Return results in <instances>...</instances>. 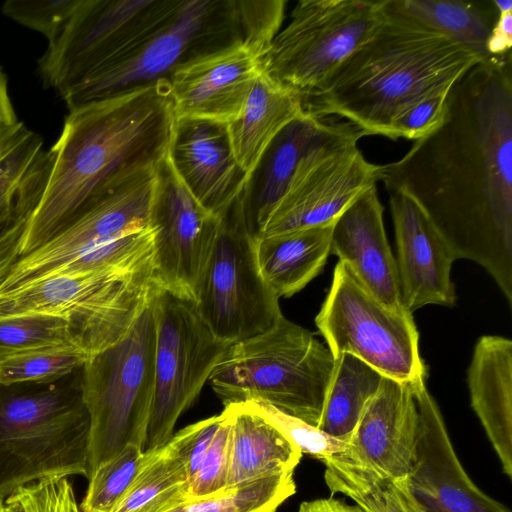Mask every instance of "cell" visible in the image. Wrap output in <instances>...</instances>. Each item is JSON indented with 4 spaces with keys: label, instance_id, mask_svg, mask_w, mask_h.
Wrapping results in <instances>:
<instances>
[{
    "label": "cell",
    "instance_id": "cell-23",
    "mask_svg": "<svg viewBox=\"0 0 512 512\" xmlns=\"http://www.w3.org/2000/svg\"><path fill=\"white\" fill-rule=\"evenodd\" d=\"M330 253L346 264L381 302L395 309H405L376 185L362 193L336 219Z\"/></svg>",
    "mask_w": 512,
    "mask_h": 512
},
{
    "label": "cell",
    "instance_id": "cell-1",
    "mask_svg": "<svg viewBox=\"0 0 512 512\" xmlns=\"http://www.w3.org/2000/svg\"><path fill=\"white\" fill-rule=\"evenodd\" d=\"M380 181L414 198L455 260L482 266L512 307L511 51L461 76L442 124L381 165Z\"/></svg>",
    "mask_w": 512,
    "mask_h": 512
},
{
    "label": "cell",
    "instance_id": "cell-48",
    "mask_svg": "<svg viewBox=\"0 0 512 512\" xmlns=\"http://www.w3.org/2000/svg\"><path fill=\"white\" fill-rule=\"evenodd\" d=\"M493 3L497 9L498 14L512 12L511 0H493Z\"/></svg>",
    "mask_w": 512,
    "mask_h": 512
},
{
    "label": "cell",
    "instance_id": "cell-41",
    "mask_svg": "<svg viewBox=\"0 0 512 512\" xmlns=\"http://www.w3.org/2000/svg\"><path fill=\"white\" fill-rule=\"evenodd\" d=\"M222 414L223 419L200 468L186 482L182 503L214 495L227 488L229 419L225 410Z\"/></svg>",
    "mask_w": 512,
    "mask_h": 512
},
{
    "label": "cell",
    "instance_id": "cell-36",
    "mask_svg": "<svg viewBox=\"0 0 512 512\" xmlns=\"http://www.w3.org/2000/svg\"><path fill=\"white\" fill-rule=\"evenodd\" d=\"M50 346L76 347L65 319L41 313L0 317V358Z\"/></svg>",
    "mask_w": 512,
    "mask_h": 512
},
{
    "label": "cell",
    "instance_id": "cell-44",
    "mask_svg": "<svg viewBox=\"0 0 512 512\" xmlns=\"http://www.w3.org/2000/svg\"><path fill=\"white\" fill-rule=\"evenodd\" d=\"M447 92L427 97L404 110L393 122L390 139H421L444 121Z\"/></svg>",
    "mask_w": 512,
    "mask_h": 512
},
{
    "label": "cell",
    "instance_id": "cell-21",
    "mask_svg": "<svg viewBox=\"0 0 512 512\" xmlns=\"http://www.w3.org/2000/svg\"><path fill=\"white\" fill-rule=\"evenodd\" d=\"M167 158L194 199L218 218L241 196L249 178L233 153L227 123L176 118Z\"/></svg>",
    "mask_w": 512,
    "mask_h": 512
},
{
    "label": "cell",
    "instance_id": "cell-18",
    "mask_svg": "<svg viewBox=\"0 0 512 512\" xmlns=\"http://www.w3.org/2000/svg\"><path fill=\"white\" fill-rule=\"evenodd\" d=\"M381 165L358 146L303 166L273 209L263 235L333 224L366 190L380 181Z\"/></svg>",
    "mask_w": 512,
    "mask_h": 512
},
{
    "label": "cell",
    "instance_id": "cell-47",
    "mask_svg": "<svg viewBox=\"0 0 512 512\" xmlns=\"http://www.w3.org/2000/svg\"><path fill=\"white\" fill-rule=\"evenodd\" d=\"M18 122L9 94L8 79L0 67V134Z\"/></svg>",
    "mask_w": 512,
    "mask_h": 512
},
{
    "label": "cell",
    "instance_id": "cell-3",
    "mask_svg": "<svg viewBox=\"0 0 512 512\" xmlns=\"http://www.w3.org/2000/svg\"><path fill=\"white\" fill-rule=\"evenodd\" d=\"M384 19L373 35L316 91L300 97L303 112L336 115L364 136L390 138L408 107L449 91L485 59L439 31L382 2Z\"/></svg>",
    "mask_w": 512,
    "mask_h": 512
},
{
    "label": "cell",
    "instance_id": "cell-28",
    "mask_svg": "<svg viewBox=\"0 0 512 512\" xmlns=\"http://www.w3.org/2000/svg\"><path fill=\"white\" fill-rule=\"evenodd\" d=\"M52 167L42 138L18 121L0 134V217L44 191Z\"/></svg>",
    "mask_w": 512,
    "mask_h": 512
},
{
    "label": "cell",
    "instance_id": "cell-42",
    "mask_svg": "<svg viewBox=\"0 0 512 512\" xmlns=\"http://www.w3.org/2000/svg\"><path fill=\"white\" fill-rule=\"evenodd\" d=\"M222 419L221 413L190 424L165 444L168 454L185 471L187 481L200 468Z\"/></svg>",
    "mask_w": 512,
    "mask_h": 512
},
{
    "label": "cell",
    "instance_id": "cell-22",
    "mask_svg": "<svg viewBox=\"0 0 512 512\" xmlns=\"http://www.w3.org/2000/svg\"><path fill=\"white\" fill-rule=\"evenodd\" d=\"M417 429L418 411L410 382L384 377L346 452L397 481H405L413 463Z\"/></svg>",
    "mask_w": 512,
    "mask_h": 512
},
{
    "label": "cell",
    "instance_id": "cell-13",
    "mask_svg": "<svg viewBox=\"0 0 512 512\" xmlns=\"http://www.w3.org/2000/svg\"><path fill=\"white\" fill-rule=\"evenodd\" d=\"M150 226L154 229L152 281L155 287L195 304L220 218L194 199L167 156L158 166Z\"/></svg>",
    "mask_w": 512,
    "mask_h": 512
},
{
    "label": "cell",
    "instance_id": "cell-45",
    "mask_svg": "<svg viewBox=\"0 0 512 512\" xmlns=\"http://www.w3.org/2000/svg\"><path fill=\"white\" fill-rule=\"evenodd\" d=\"M512 12L501 13L493 26L487 43L489 56H499L511 51Z\"/></svg>",
    "mask_w": 512,
    "mask_h": 512
},
{
    "label": "cell",
    "instance_id": "cell-15",
    "mask_svg": "<svg viewBox=\"0 0 512 512\" xmlns=\"http://www.w3.org/2000/svg\"><path fill=\"white\" fill-rule=\"evenodd\" d=\"M363 136L348 121L306 113L285 126L264 151L239 198L250 236H262L273 209L303 166L357 146Z\"/></svg>",
    "mask_w": 512,
    "mask_h": 512
},
{
    "label": "cell",
    "instance_id": "cell-8",
    "mask_svg": "<svg viewBox=\"0 0 512 512\" xmlns=\"http://www.w3.org/2000/svg\"><path fill=\"white\" fill-rule=\"evenodd\" d=\"M155 345L149 303L120 341L83 365V400L90 418L88 480L127 444L144 450L154 396Z\"/></svg>",
    "mask_w": 512,
    "mask_h": 512
},
{
    "label": "cell",
    "instance_id": "cell-33",
    "mask_svg": "<svg viewBox=\"0 0 512 512\" xmlns=\"http://www.w3.org/2000/svg\"><path fill=\"white\" fill-rule=\"evenodd\" d=\"M295 492L293 472H285L230 486L164 512H276Z\"/></svg>",
    "mask_w": 512,
    "mask_h": 512
},
{
    "label": "cell",
    "instance_id": "cell-43",
    "mask_svg": "<svg viewBox=\"0 0 512 512\" xmlns=\"http://www.w3.org/2000/svg\"><path fill=\"white\" fill-rule=\"evenodd\" d=\"M43 193L40 191L31 195L11 212L0 217V284L21 257L27 228Z\"/></svg>",
    "mask_w": 512,
    "mask_h": 512
},
{
    "label": "cell",
    "instance_id": "cell-30",
    "mask_svg": "<svg viewBox=\"0 0 512 512\" xmlns=\"http://www.w3.org/2000/svg\"><path fill=\"white\" fill-rule=\"evenodd\" d=\"M322 462L331 496H347L364 512H417L405 481H397L371 468L346 451Z\"/></svg>",
    "mask_w": 512,
    "mask_h": 512
},
{
    "label": "cell",
    "instance_id": "cell-4",
    "mask_svg": "<svg viewBox=\"0 0 512 512\" xmlns=\"http://www.w3.org/2000/svg\"><path fill=\"white\" fill-rule=\"evenodd\" d=\"M82 368L53 382L0 383L1 499L46 478H87L90 418Z\"/></svg>",
    "mask_w": 512,
    "mask_h": 512
},
{
    "label": "cell",
    "instance_id": "cell-37",
    "mask_svg": "<svg viewBox=\"0 0 512 512\" xmlns=\"http://www.w3.org/2000/svg\"><path fill=\"white\" fill-rule=\"evenodd\" d=\"M273 423L302 454L323 461L345 452L349 442L333 437L316 426L285 414L262 402H245Z\"/></svg>",
    "mask_w": 512,
    "mask_h": 512
},
{
    "label": "cell",
    "instance_id": "cell-12",
    "mask_svg": "<svg viewBox=\"0 0 512 512\" xmlns=\"http://www.w3.org/2000/svg\"><path fill=\"white\" fill-rule=\"evenodd\" d=\"M239 198L220 218L194 304L210 331L229 344L267 330L283 315L260 273Z\"/></svg>",
    "mask_w": 512,
    "mask_h": 512
},
{
    "label": "cell",
    "instance_id": "cell-24",
    "mask_svg": "<svg viewBox=\"0 0 512 512\" xmlns=\"http://www.w3.org/2000/svg\"><path fill=\"white\" fill-rule=\"evenodd\" d=\"M471 406L512 479V341L484 335L475 344L467 370Z\"/></svg>",
    "mask_w": 512,
    "mask_h": 512
},
{
    "label": "cell",
    "instance_id": "cell-5",
    "mask_svg": "<svg viewBox=\"0 0 512 512\" xmlns=\"http://www.w3.org/2000/svg\"><path fill=\"white\" fill-rule=\"evenodd\" d=\"M237 42L243 43L237 0H157L118 52L59 94L70 111L168 81L184 63Z\"/></svg>",
    "mask_w": 512,
    "mask_h": 512
},
{
    "label": "cell",
    "instance_id": "cell-17",
    "mask_svg": "<svg viewBox=\"0 0 512 512\" xmlns=\"http://www.w3.org/2000/svg\"><path fill=\"white\" fill-rule=\"evenodd\" d=\"M157 0H83L39 60L43 83L59 93L118 52L142 27Z\"/></svg>",
    "mask_w": 512,
    "mask_h": 512
},
{
    "label": "cell",
    "instance_id": "cell-40",
    "mask_svg": "<svg viewBox=\"0 0 512 512\" xmlns=\"http://www.w3.org/2000/svg\"><path fill=\"white\" fill-rule=\"evenodd\" d=\"M285 6V0H237L243 44L261 59L280 30Z\"/></svg>",
    "mask_w": 512,
    "mask_h": 512
},
{
    "label": "cell",
    "instance_id": "cell-26",
    "mask_svg": "<svg viewBox=\"0 0 512 512\" xmlns=\"http://www.w3.org/2000/svg\"><path fill=\"white\" fill-rule=\"evenodd\" d=\"M333 225L263 235L254 240L260 273L279 299L298 293L323 269L330 254Z\"/></svg>",
    "mask_w": 512,
    "mask_h": 512
},
{
    "label": "cell",
    "instance_id": "cell-14",
    "mask_svg": "<svg viewBox=\"0 0 512 512\" xmlns=\"http://www.w3.org/2000/svg\"><path fill=\"white\" fill-rule=\"evenodd\" d=\"M158 166L115 187L64 231L20 257L0 284V297L49 276L60 264L87 247L149 227Z\"/></svg>",
    "mask_w": 512,
    "mask_h": 512
},
{
    "label": "cell",
    "instance_id": "cell-39",
    "mask_svg": "<svg viewBox=\"0 0 512 512\" xmlns=\"http://www.w3.org/2000/svg\"><path fill=\"white\" fill-rule=\"evenodd\" d=\"M82 2L83 0H7L1 11L15 22L43 34L51 43Z\"/></svg>",
    "mask_w": 512,
    "mask_h": 512
},
{
    "label": "cell",
    "instance_id": "cell-29",
    "mask_svg": "<svg viewBox=\"0 0 512 512\" xmlns=\"http://www.w3.org/2000/svg\"><path fill=\"white\" fill-rule=\"evenodd\" d=\"M385 376L361 359L344 353L336 359L318 428L349 442L368 403Z\"/></svg>",
    "mask_w": 512,
    "mask_h": 512
},
{
    "label": "cell",
    "instance_id": "cell-2",
    "mask_svg": "<svg viewBox=\"0 0 512 512\" xmlns=\"http://www.w3.org/2000/svg\"><path fill=\"white\" fill-rule=\"evenodd\" d=\"M168 81L69 111L50 148L52 167L21 257L68 228L98 200L167 156L175 123Z\"/></svg>",
    "mask_w": 512,
    "mask_h": 512
},
{
    "label": "cell",
    "instance_id": "cell-34",
    "mask_svg": "<svg viewBox=\"0 0 512 512\" xmlns=\"http://www.w3.org/2000/svg\"><path fill=\"white\" fill-rule=\"evenodd\" d=\"M87 359L73 346L20 352L0 358V383L53 382L81 369Z\"/></svg>",
    "mask_w": 512,
    "mask_h": 512
},
{
    "label": "cell",
    "instance_id": "cell-6",
    "mask_svg": "<svg viewBox=\"0 0 512 512\" xmlns=\"http://www.w3.org/2000/svg\"><path fill=\"white\" fill-rule=\"evenodd\" d=\"M335 364L327 346L282 315L230 344L208 382L224 407L262 402L317 427Z\"/></svg>",
    "mask_w": 512,
    "mask_h": 512
},
{
    "label": "cell",
    "instance_id": "cell-11",
    "mask_svg": "<svg viewBox=\"0 0 512 512\" xmlns=\"http://www.w3.org/2000/svg\"><path fill=\"white\" fill-rule=\"evenodd\" d=\"M150 303L156 324L154 396L144 451L169 442L178 418L230 345L210 331L194 303L159 288Z\"/></svg>",
    "mask_w": 512,
    "mask_h": 512
},
{
    "label": "cell",
    "instance_id": "cell-31",
    "mask_svg": "<svg viewBox=\"0 0 512 512\" xmlns=\"http://www.w3.org/2000/svg\"><path fill=\"white\" fill-rule=\"evenodd\" d=\"M393 6L452 40L489 57L487 43L498 18L491 1L391 0Z\"/></svg>",
    "mask_w": 512,
    "mask_h": 512
},
{
    "label": "cell",
    "instance_id": "cell-32",
    "mask_svg": "<svg viewBox=\"0 0 512 512\" xmlns=\"http://www.w3.org/2000/svg\"><path fill=\"white\" fill-rule=\"evenodd\" d=\"M149 456L127 492L110 512H164L182 503L187 476L165 445Z\"/></svg>",
    "mask_w": 512,
    "mask_h": 512
},
{
    "label": "cell",
    "instance_id": "cell-25",
    "mask_svg": "<svg viewBox=\"0 0 512 512\" xmlns=\"http://www.w3.org/2000/svg\"><path fill=\"white\" fill-rule=\"evenodd\" d=\"M223 410L229 419L227 487L294 471L302 453L273 423L246 403Z\"/></svg>",
    "mask_w": 512,
    "mask_h": 512
},
{
    "label": "cell",
    "instance_id": "cell-49",
    "mask_svg": "<svg viewBox=\"0 0 512 512\" xmlns=\"http://www.w3.org/2000/svg\"><path fill=\"white\" fill-rule=\"evenodd\" d=\"M3 504H4V500L0 498V512H2Z\"/></svg>",
    "mask_w": 512,
    "mask_h": 512
},
{
    "label": "cell",
    "instance_id": "cell-38",
    "mask_svg": "<svg viewBox=\"0 0 512 512\" xmlns=\"http://www.w3.org/2000/svg\"><path fill=\"white\" fill-rule=\"evenodd\" d=\"M2 512H82L67 477H51L22 486L10 494Z\"/></svg>",
    "mask_w": 512,
    "mask_h": 512
},
{
    "label": "cell",
    "instance_id": "cell-27",
    "mask_svg": "<svg viewBox=\"0 0 512 512\" xmlns=\"http://www.w3.org/2000/svg\"><path fill=\"white\" fill-rule=\"evenodd\" d=\"M303 113L298 94L262 72L242 112L228 123L233 153L248 176L273 139Z\"/></svg>",
    "mask_w": 512,
    "mask_h": 512
},
{
    "label": "cell",
    "instance_id": "cell-20",
    "mask_svg": "<svg viewBox=\"0 0 512 512\" xmlns=\"http://www.w3.org/2000/svg\"><path fill=\"white\" fill-rule=\"evenodd\" d=\"M262 72L261 58L242 42L184 63L168 79L176 118L232 122Z\"/></svg>",
    "mask_w": 512,
    "mask_h": 512
},
{
    "label": "cell",
    "instance_id": "cell-19",
    "mask_svg": "<svg viewBox=\"0 0 512 512\" xmlns=\"http://www.w3.org/2000/svg\"><path fill=\"white\" fill-rule=\"evenodd\" d=\"M401 300L410 313L429 304L452 306V251L423 208L403 190L389 192Z\"/></svg>",
    "mask_w": 512,
    "mask_h": 512
},
{
    "label": "cell",
    "instance_id": "cell-7",
    "mask_svg": "<svg viewBox=\"0 0 512 512\" xmlns=\"http://www.w3.org/2000/svg\"><path fill=\"white\" fill-rule=\"evenodd\" d=\"M152 260L77 275H52L0 297V317L41 313L68 322L87 358L120 341L149 305Z\"/></svg>",
    "mask_w": 512,
    "mask_h": 512
},
{
    "label": "cell",
    "instance_id": "cell-35",
    "mask_svg": "<svg viewBox=\"0 0 512 512\" xmlns=\"http://www.w3.org/2000/svg\"><path fill=\"white\" fill-rule=\"evenodd\" d=\"M148 451L127 444L113 458L100 465L89 478L82 512H110L127 492L147 461Z\"/></svg>",
    "mask_w": 512,
    "mask_h": 512
},
{
    "label": "cell",
    "instance_id": "cell-46",
    "mask_svg": "<svg viewBox=\"0 0 512 512\" xmlns=\"http://www.w3.org/2000/svg\"><path fill=\"white\" fill-rule=\"evenodd\" d=\"M297 512H364L356 505H350L341 499L330 496L300 504Z\"/></svg>",
    "mask_w": 512,
    "mask_h": 512
},
{
    "label": "cell",
    "instance_id": "cell-16",
    "mask_svg": "<svg viewBox=\"0 0 512 512\" xmlns=\"http://www.w3.org/2000/svg\"><path fill=\"white\" fill-rule=\"evenodd\" d=\"M410 382L418 411L411 470L405 486L417 512H511L468 476L449 437L425 376Z\"/></svg>",
    "mask_w": 512,
    "mask_h": 512
},
{
    "label": "cell",
    "instance_id": "cell-9",
    "mask_svg": "<svg viewBox=\"0 0 512 512\" xmlns=\"http://www.w3.org/2000/svg\"><path fill=\"white\" fill-rule=\"evenodd\" d=\"M383 0H301L261 59L263 73L299 97L318 90L384 19Z\"/></svg>",
    "mask_w": 512,
    "mask_h": 512
},
{
    "label": "cell",
    "instance_id": "cell-10",
    "mask_svg": "<svg viewBox=\"0 0 512 512\" xmlns=\"http://www.w3.org/2000/svg\"><path fill=\"white\" fill-rule=\"evenodd\" d=\"M315 323L335 360L352 354L402 383L426 375L412 313L381 302L340 261Z\"/></svg>",
    "mask_w": 512,
    "mask_h": 512
}]
</instances>
